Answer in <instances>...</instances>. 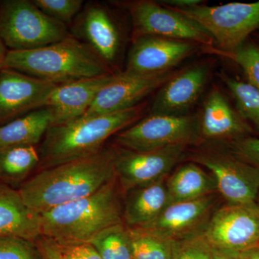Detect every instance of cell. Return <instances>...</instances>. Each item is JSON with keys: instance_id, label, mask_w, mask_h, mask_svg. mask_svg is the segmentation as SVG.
<instances>
[{"instance_id": "obj_1", "label": "cell", "mask_w": 259, "mask_h": 259, "mask_svg": "<svg viewBox=\"0 0 259 259\" xmlns=\"http://www.w3.org/2000/svg\"><path fill=\"white\" fill-rule=\"evenodd\" d=\"M116 150L98 152L40 170L18 190L25 203L41 213L91 195L115 177Z\"/></svg>"}, {"instance_id": "obj_2", "label": "cell", "mask_w": 259, "mask_h": 259, "mask_svg": "<svg viewBox=\"0 0 259 259\" xmlns=\"http://www.w3.org/2000/svg\"><path fill=\"white\" fill-rule=\"evenodd\" d=\"M120 192L115 177L91 195L39 213L42 236L59 245L90 243L124 223Z\"/></svg>"}, {"instance_id": "obj_3", "label": "cell", "mask_w": 259, "mask_h": 259, "mask_svg": "<svg viewBox=\"0 0 259 259\" xmlns=\"http://www.w3.org/2000/svg\"><path fill=\"white\" fill-rule=\"evenodd\" d=\"M142 107L91 116L52 125L40 146V170L95 154L105 147L110 136L118 134L139 119Z\"/></svg>"}, {"instance_id": "obj_4", "label": "cell", "mask_w": 259, "mask_h": 259, "mask_svg": "<svg viewBox=\"0 0 259 259\" xmlns=\"http://www.w3.org/2000/svg\"><path fill=\"white\" fill-rule=\"evenodd\" d=\"M4 68L57 85L112 73L86 44L71 34L47 47L8 51Z\"/></svg>"}, {"instance_id": "obj_5", "label": "cell", "mask_w": 259, "mask_h": 259, "mask_svg": "<svg viewBox=\"0 0 259 259\" xmlns=\"http://www.w3.org/2000/svg\"><path fill=\"white\" fill-rule=\"evenodd\" d=\"M70 35L68 27L29 0L0 3V37L9 51H28L55 44Z\"/></svg>"}, {"instance_id": "obj_6", "label": "cell", "mask_w": 259, "mask_h": 259, "mask_svg": "<svg viewBox=\"0 0 259 259\" xmlns=\"http://www.w3.org/2000/svg\"><path fill=\"white\" fill-rule=\"evenodd\" d=\"M200 136L198 120L194 116L151 114L119 132L115 142L123 149L144 152L195 144Z\"/></svg>"}, {"instance_id": "obj_7", "label": "cell", "mask_w": 259, "mask_h": 259, "mask_svg": "<svg viewBox=\"0 0 259 259\" xmlns=\"http://www.w3.org/2000/svg\"><path fill=\"white\" fill-rule=\"evenodd\" d=\"M174 10L198 23L226 54L241 47L259 29V1Z\"/></svg>"}, {"instance_id": "obj_8", "label": "cell", "mask_w": 259, "mask_h": 259, "mask_svg": "<svg viewBox=\"0 0 259 259\" xmlns=\"http://www.w3.org/2000/svg\"><path fill=\"white\" fill-rule=\"evenodd\" d=\"M202 236L213 248L241 253L259 248L258 204L227 203L215 209Z\"/></svg>"}, {"instance_id": "obj_9", "label": "cell", "mask_w": 259, "mask_h": 259, "mask_svg": "<svg viewBox=\"0 0 259 259\" xmlns=\"http://www.w3.org/2000/svg\"><path fill=\"white\" fill-rule=\"evenodd\" d=\"M135 38L157 36L172 40L211 45L213 38L202 26L177 10L151 1L130 5Z\"/></svg>"}, {"instance_id": "obj_10", "label": "cell", "mask_w": 259, "mask_h": 259, "mask_svg": "<svg viewBox=\"0 0 259 259\" xmlns=\"http://www.w3.org/2000/svg\"><path fill=\"white\" fill-rule=\"evenodd\" d=\"M185 146H173L151 151L116 150L115 177L123 193L166 178L185 154Z\"/></svg>"}, {"instance_id": "obj_11", "label": "cell", "mask_w": 259, "mask_h": 259, "mask_svg": "<svg viewBox=\"0 0 259 259\" xmlns=\"http://www.w3.org/2000/svg\"><path fill=\"white\" fill-rule=\"evenodd\" d=\"M194 162L209 169L218 192L228 204L256 202L259 191V168L234 156L200 154Z\"/></svg>"}, {"instance_id": "obj_12", "label": "cell", "mask_w": 259, "mask_h": 259, "mask_svg": "<svg viewBox=\"0 0 259 259\" xmlns=\"http://www.w3.org/2000/svg\"><path fill=\"white\" fill-rule=\"evenodd\" d=\"M216 203L214 194L194 200L171 202L154 221L139 228L173 242L200 236L215 210Z\"/></svg>"}, {"instance_id": "obj_13", "label": "cell", "mask_w": 259, "mask_h": 259, "mask_svg": "<svg viewBox=\"0 0 259 259\" xmlns=\"http://www.w3.org/2000/svg\"><path fill=\"white\" fill-rule=\"evenodd\" d=\"M172 76L169 71L140 74L125 71L115 74L83 116L112 113L138 106L140 101L163 86Z\"/></svg>"}, {"instance_id": "obj_14", "label": "cell", "mask_w": 259, "mask_h": 259, "mask_svg": "<svg viewBox=\"0 0 259 259\" xmlns=\"http://www.w3.org/2000/svg\"><path fill=\"white\" fill-rule=\"evenodd\" d=\"M56 85L4 68L0 71V125L47 107Z\"/></svg>"}, {"instance_id": "obj_15", "label": "cell", "mask_w": 259, "mask_h": 259, "mask_svg": "<svg viewBox=\"0 0 259 259\" xmlns=\"http://www.w3.org/2000/svg\"><path fill=\"white\" fill-rule=\"evenodd\" d=\"M71 35L86 44L110 69L117 61L122 45L120 29L103 5H83L73 22Z\"/></svg>"}, {"instance_id": "obj_16", "label": "cell", "mask_w": 259, "mask_h": 259, "mask_svg": "<svg viewBox=\"0 0 259 259\" xmlns=\"http://www.w3.org/2000/svg\"><path fill=\"white\" fill-rule=\"evenodd\" d=\"M196 49L192 42L157 36L136 37L129 51L125 71L140 74L166 72Z\"/></svg>"}, {"instance_id": "obj_17", "label": "cell", "mask_w": 259, "mask_h": 259, "mask_svg": "<svg viewBox=\"0 0 259 259\" xmlns=\"http://www.w3.org/2000/svg\"><path fill=\"white\" fill-rule=\"evenodd\" d=\"M114 74L111 73L56 85L46 107L52 110L53 125L69 122L84 115Z\"/></svg>"}, {"instance_id": "obj_18", "label": "cell", "mask_w": 259, "mask_h": 259, "mask_svg": "<svg viewBox=\"0 0 259 259\" xmlns=\"http://www.w3.org/2000/svg\"><path fill=\"white\" fill-rule=\"evenodd\" d=\"M207 66H193L176 76H172L162 86L155 98L151 114L185 115L198 100L207 79Z\"/></svg>"}, {"instance_id": "obj_19", "label": "cell", "mask_w": 259, "mask_h": 259, "mask_svg": "<svg viewBox=\"0 0 259 259\" xmlns=\"http://www.w3.org/2000/svg\"><path fill=\"white\" fill-rule=\"evenodd\" d=\"M41 236L40 214L28 207L18 190L0 183V238L35 242Z\"/></svg>"}, {"instance_id": "obj_20", "label": "cell", "mask_w": 259, "mask_h": 259, "mask_svg": "<svg viewBox=\"0 0 259 259\" xmlns=\"http://www.w3.org/2000/svg\"><path fill=\"white\" fill-rule=\"evenodd\" d=\"M199 127L201 136L207 139L233 141L245 137L251 131L218 90H212L206 100Z\"/></svg>"}, {"instance_id": "obj_21", "label": "cell", "mask_w": 259, "mask_h": 259, "mask_svg": "<svg viewBox=\"0 0 259 259\" xmlns=\"http://www.w3.org/2000/svg\"><path fill=\"white\" fill-rule=\"evenodd\" d=\"M166 178L136 187L126 192L123 221L127 228H139L147 226L166 208L169 204Z\"/></svg>"}, {"instance_id": "obj_22", "label": "cell", "mask_w": 259, "mask_h": 259, "mask_svg": "<svg viewBox=\"0 0 259 259\" xmlns=\"http://www.w3.org/2000/svg\"><path fill=\"white\" fill-rule=\"evenodd\" d=\"M49 107L38 109L0 125V149L14 146H35L53 125Z\"/></svg>"}, {"instance_id": "obj_23", "label": "cell", "mask_w": 259, "mask_h": 259, "mask_svg": "<svg viewBox=\"0 0 259 259\" xmlns=\"http://www.w3.org/2000/svg\"><path fill=\"white\" fill-rule=\"evenodd\" d=\"M169 203L202 198L218 192L212 175L194 163L179 167L166 180Z\"/></svg>"}, {"instance_id": "obj_24", "label": "cell", "mask_w": 259, "mask_h": 259, "mask_svg": "<svg viewBox=\"0 0 259 259\" xmlns=\"http://www.w3.org/2000/svg\"><path fill=\"white\" fill-rule=\"evenodd\" d=\"M40 165L35 146H14L0 149V180L18 183Z\"/></svg>"}, {"instance_id": "obj_25", "label": "cell", "mask_w": 259, "mask_h": 259, "mask_svg": "<svg viewBox=\"0 0 259 259\" xmlns=\"http://www.w3.org/2000/svg\"><path fill=\"white\" fill-rule=\"evenodd\" d=\"M90 243L102 259H134L130 230L124 223L104 230Z\"/></svg>"}, {"instance_id": "obj_26", "label": "cell", "mask_w": 259, "mask_h": 259, "mask_svg": "<svg viewBox=\"0 0 259 259\" xmlns=\"http://www.w3.org/2000/svg\"><path fill=\"white\" fill-rule=\"evenodd\" d=\"M129 230L134 259H173L175 242L140 228Z\"/></svg>"}, {"instance_id": "obj_27", "label": "cell", "mask_w": 259, "mask_h": 259, "mask_svg": "<svg viewBox=\"0 0 259 259\" xmlns=\"http://www.w3.org/2000/svg\"><path fill=\"white\" fill-rule=\"evenodd\" d=\"M236 100L238 114L259 131V91L249 83L224 77Z\"/></svg>"}, {"instance_id": "obj_28", "label": "cell", "mask_w": 259, "mask_h": 259, "mask_svg": "<svg viewBox=\"0 0 259 259\" xmlns=\"http://www.w3.org/2000/svg\"><path fill=\"white\" fill-rule=\"evenodd\" d=\"M32 2L48 16L66 26L73 23L84 5L82 0H32Z\"/></svg>"}, {"instance_id": "obj_29", "label": "cell", "mask_w": 259, "mask_h": 259, "mask_svg": "<svg viewBox=\"0 0 259 259\" xmlns=\"http://www.w3.org/2000/svg\"><path fill=\"white\" fill-rule=\"evenodd\" d=\"M226 54L241 66L248 83L259 91V47L253 44H244Z\"/></svg>"}, {"instance_id": "obj_30", "label": "cell", "mask_w": 259, "mask_h": 259, "mask_svg": "<svg viewBox=\"0 0 259 259\" xmlns=\"http://www.w3.org/2000/svg\"><path fill=\"white\" fill-rule=\"evenodd\" d=\"M0 259H42L35 242L17 238H0Z\"/></svg>"}, {"instance_id": "obj_31", "label": "cell", "mask_w": 259, "mask_h": 259, "mask_svg": "<svg viewBox=\"0 0 259 259\" xmlns=\"http://www.w3.org/2000/svg\"><path fill=\"white\" fill-rule=\"evenodd\" d=\"M173 259H210V245L202 234L175 242Z\"/></svg>"}, {"instance_id": "obj_32", "label": "cell", "mask_w": 259, "mask_h": 259, "mask_svg": "<svg viewBox=\"0 0 259 259\" xmlns=\"http://www.w3.org/2000/svg\"><path fill=\"white\" fill-rule=\"evenodd\" d=\"M231 148L233 156L238 159L259 168V139L245 137L233 140Z\"/></svg>"}, {"instance_id": "obj_33", "label": "cell", "mask_w": 259, "mask_h": 259, "mask_svg": "<svg viewBox=\"0 0 259 259\" xmlns=\"http://www.w3.org/2000/svg\"><path fill=\"white\" fill-rule=\"evenodd\" d=\"M57 245L66 259H102L90 243Z\"/></svg>"}, {"instance_id": "obj_34", "label": "cell", "mask_w": 259, "mask_h": 259, "mask_svg": "<svg viewBox=\"0 0 259 259\" xmlns=\"http://www.w3.org/2000/svg\"><path fill=\"white\" fill-rule=\"evenodd\" d=\"M35 242L42 259H66L55 242L42 236Z\"/></svg>"}, {"instance_id": "obj_35", "label": "cell", "mask_w": 259, "mask_h": 259, "mask_svg": "<svg viewBox=\"0 0 259 259\" xmlns=\"http://www.w3.org/2000/svg\"><path fill=\"white\" fill-rule=\"evenodd\" d=\"M243 253L210 246V259H242Z\"/></svg>"}, {"instance_id": "obj_36", "label": "cell", "mask_w": 259, "mask_h": 259, "mask_svg": "<svg viewBox=\"0 0 259 259\" xmlns=\"http://www.w3.org/2000/svg\"><path fill=\"white\" fill-rule=\"evenodd\" d=\"M163 4L168 5L174 9H187L202 5L201 0H164L161 1Z\"/></svg>"}, {"instance_id": "obj_37", "label": "cell", "mask_w": 259, "mask_h": 259, "mask_svg": "<svg viewBox=\"0 0 259 259\" xmlns=\"http://www.w3.org/2000/svg\"><path fill=\"white\" fill-rule=\"evenodd\" d=\"M8 51H7L6 47L2 40L1 37H0V71H2L5 67V61L6 59L7 53Z\"/></svg>"}, {"instance_id": "obj_38", "label": "cell", "mask_w": 259, "mask_h": 259, "mask_svg": "<svg viewBox=\"0 0 259 259\" xmlns=\"http://www.w3.org/2000/svg\"><path fill=\"white\" fill-rule=\"evenodd\" d=\"M242 259H259V248L244 252Z\"/></svg>"}, {"instance_id": "obj_39", "label": "cell", "mask_w": 259, "mask_h": 259, "mask_svg": "<svg viewBox=\"0 0 259 259\" xmlns=\"http://www.w3.org/2000/svg\"><path fill=\"white\" fill-rule=\"evenodd\" d=\"M256 203H257V204H258V207H259V191H258V196H257Z\"/></svg>"}]
</instances>
